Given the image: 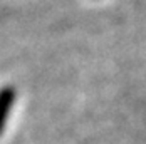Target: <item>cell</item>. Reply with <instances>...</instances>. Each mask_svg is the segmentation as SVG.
Returning <instances> with one entry per match:
<instances>
[{"label":"cell","mask_w":146,"mask_h":144,"mask_svg":"<svg viewBox=\"0 0 146 144\" xmlns=\"http://www.w3.org/2000/svg\"><path fill=\"white\" fill-rule=\"evenodd\" d=\"M15 101V90L14 87L5 86L0 89V134L3 132L5 126H7V119L12 111V106Z\"/></svg>","instance_id":"6da1fadb"}]
</instances>
